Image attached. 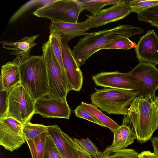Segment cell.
<instances>
[{
    "label": "cell",
    "instance_id": "obj_1",
    "mask_svg": "<svg viewBox=\"0 0 158 158\" xmlns=\"http://www.w3.org/2000/svg\"><path fill=\"white\" fill-rule=\"evenodd\" d=\"M143 32L141 28L124 24L110 29L86 33L73 48V52L80 66L91 56L112 42L121 38H129Z\"/></svg>",
    "mask_w": 158,
    "mask_h": 158
},
{
    "label": "cell",
    "instance_id": "obj_2",
    "mask_svg": "<svg viewBox=\"0 0 158 158\" xmlns=\"http://www.w3.org/2000/svg\"><path fill=\"white\" fill-rule=\"evenodd\" d=\"M126 116L134 128L138 141L147 142L158 129V97H136Z\"/></svg>",
    "mask_w": 158,
    "mask_h": 158
},
{
    "label": "cell",
    "instance_id": "obj_3",
    "mask_svg": "<svg viewBox=\"0 0 158 158\" xmlns=\"http://www.w3.org/2000/svg\"><path fill=\"white\" fill-rule=\"evenodd\" d=\"M19 70L20 83L34 101L48 95L47 72L42 56H30L21 60Z\"/></svg>",
    "mask_w": 158,
    "mask_h": 158
},
{
    "label": "cell",
    "instance_id": "obj_4",
    "mask_svg": "<svg viewBox=\"0 0 158 158\" xmlns=\"http://www.w3.org/2000/svg\"><path fill=\"white\" fill-rule=\"evenodd\" d=\"M95 89L90 95L94 105L108 114L124 116L127 115L128 109L138 94L136 91L106 87Z\"/></svg>",
    "mask_w": 158,
    "mask_h": 158
},
{
    "label": "cell",
    "instance_id": "obj_5",
    "mask_svg": "<svg viewBox=\"0 0 158 158\" xmlns=\"http://www.w3.org/2000/svg\"><path fill=\"white\" fill-rule=\"evenodd\" d=\"M84 10V5L79 0H52L38 7L32 14L51 21L77 23L80 14Z\"/></svg>",
    "mask_w": 158,
    "mask_h": 158
},
{
    "label": "cell",
    "instance_id": "obj_6",
    "mask_svg": "<svg viewBox=\"0 0 158 158\" xmlns=\"http://www.w3.org/2000/svg\"><path fill=\"white\" fill-rule=\"evenodd\" d=\"M35 102L20 83L17 84L8 92L6 117L23 124L30 121L35 114Z\"/></svg>",
    "mask_w": 158,
    "mask_h": 158
},
{
    "label": "cell",
    "instance_id": "obj_7",
    "mask_svg": "<svg viewBox=\"0 0 158 158\" xmlns=\"http://www.w3.org/2000/svg\"><path fill=\"white\" fill-rule=\"evenodd\" d=\"M44 61L48 74L49 98L55 99L66 98L69 93L64 82L60 68L53 53L50 39L42 47Z\"/></svg>",
    "mask_w": 158,
    "mask_h": 158
},
{
    "label": "cell",
    "instance_id": "obj_8",
    "mask_svg": "<svg viewBox=\"0 0 158 158\" xmlns=\"http://www.w3.org/2000/svg\"><path fill=\"white\" fill-rule=\"evenodd\" d=\"M92 79L97 86L136 91L138 92V96L143 89L140 83L131 78L128 73L102 72L92 76Z\"/></svg>",
    "mask_w": 158,
    "mask_h": 158
},
{
    "label": "cell",
    "instance_id": "obj_9",
    "mask_svg": "<svg viewBox=\"0 0 158 158\" xmlns=\"http://www.w3.org/2000/svg\"><path fill=\"white\" fill-rule=\"evenodd\" d=\"M23 124L16 119L6 117L0 119V145L12 152L26 141L23 131Z\"/></svg>",
    "mask_w": 158,
    "mask_h": 158
},
{
    "label": "cell",
    "instance_id": "obj_10",
    "mask_svg": "<svg viewBox=\"0 0 158 158\" xmlns=\"http://www.w3.org/2000/svg\"><path fill=\"white\" fill-rule=\"evenodd\" d=\"M129 76L139 82L143 89L138 96L152 97L158 89V69L156 66L145 62H139L128 73Z\"/></svg>",
    "mask_w": 158,
    "mask_h": 158
},
{
    "label": "cell",
    "instance_id": "obj_11",
    "mask_svg": "<svg viewBox=\"0 0 158 158\" xmlns=\"http://www.w3.org/2000/svg\"><path fill=\"white\" fill-rule=\"evenodd\" d=\"M58 36L69 91L74 90L79 91L82 88L83 80L80 66L68 43L63 38Z\"/></svg>",
    "mask_w": 158,
    "mask_h": 158
},
{
    "label": "cell",
    "instance_id": "obj_12",
    "mask_svg": "<svg viewBox=\"0 0 158 158\" xmlns=\"http://www.w3.org/2000/svg\"><path fill=\"white\" fill-rule=\"evenodd\" d=\"M128 1L120 0L95 14L87 15L88 18L86 20L89 23L92 28H94L123 19L131 13L128 5Z\"/></svg>",
    "mask_w": 158,
    "mask_h": 158
},
{
    "label": "cell",
    "instance_id": "obj_13",
    "mask_svg": "<svg viewBox=\"0 0 158 158\" xmlns=\"http://www.w3.org/2000/svg\"><path fill=\"white\" fill-rule=\"evenodd\" d=\"M35 113L40 114L44 118L69 119L71 109L66 98L57 100L43 98L35 101Z\"/></svg>",
    "mask_w": 158,
    "mask_h": 158
},
{
    "label": "cell",
    "instance_id": "obj_14",
    "mask_svg": "<svg viewBox=\"0 0 158 158\" xmlns=\"http://www.w3.org/2000/svg\"><path fill=\"white\" fill-rule=\"evenodd\" d=\"M139 62L158 64V36L153 30H149L140 37L135 48Z\"/></svg>",
    "mask_w": 158,
    "mask_h": 158
},
{
    "label": "cell",
    "instance_id": "obj_15",
    "mask_svg": "<svg viewBox=\"0 0 158 158\" xmlns=\"http://www.w3.org/2000/svg\"><path fill=\"white\" fill-rule=\"evenodd\" d=\"M91 28L89 23L86 20L77 23L52 20L49 28L50 34L57 35L68 43L75 37L84 35L86 31Z\"/></svg>",
    "mask_w": 158,
    "mask_h": 158
},
{
    "label": "cell",
    "instance_id": "obj_16",
    "mask_svg": "<svg viewBox=\"0 0 158 158\" xmlns=\"http://www.w3.org/2000/svg\"><path fill=\"white\" fill-rule=\"evenodd\" d=\"M21 59L16 57L2 66L0 77V88L9 91L20 82L19 70Z\"/></svg>",
    "mask_w": 158,
    "mask_h": 158
},
{
    "label": "cell",
    "instance_id": "obj_17",
    "mask_svg": "<svg viewBox=\"0 0 158 158\" xmlns=\"http://www.w3.org/2000/svg\"><path fill=\"white\" fill-rule=\"evenodd\" d=\"M112 144L108 146L113 150L126 149L132 143L137 137L134 128L130 120L124 116L122 124L114 132Z\"/></svg>",
    "mask_w": 158,
    "mask_h": 158
},
{
    "label": "cell",
    "instance_id": "obj_18",
    "mask_svg": "<svg viewBox=\"0 0 158 158\" xmlns=\"http://www.w3.org/2000/svg\"><path fill=\"white\" fill-rule=\"evenodd\" d=\"M39 35L37 34L32 36H25L15 42L3 40L0 43L4 48L10 51L8 52L10 55L19 57L22 60L30 56L32 49L37 45L34 42Z\"/></svg>",
    "mask_w": 158,
    "mask_h": 158
},
{
    "label": "cell",
    "instance_id": "obj_19",
    "mask_svg": "<svg viewBox=\"0 0 158 158\" xmlns=\"http://www.w3.org/2000/svg\"><path fill=\"white\" fill-rule=\"evenodd\" d=\"M48 132L52 138L60 156L69 158H78L75 152L64 138L63 131L58 125L48 126Z\"/></svg>",
    "mask_w": 158,
    "mask_h": 158
},
{
    "label": "cell",
    "instance_id": "obj_20",
    "mask_svg": "<svg viewBox=\"0 0 158 158\" xmlns=\"http://www.w3.org/2000/svg\"><path fill=\"white\" fill-rule=\"evenodd\" d=\"M48 131L34 138L26 139L32 158H44Z\"/></svg>",
    "mask_w": 158,
    "mask_h": 158
},
{
    "label": "cell",
    "instance_id": "obj_21",
    "mask_svg": "<svg viewBox=\"0 0 158 158\" xmlns=\"http://www.w3.org/2000/svg\"><path fill=\"white\" fill-rule=\"evenodd\" d=\"M80 105L94 116L105 127L109 128L113 133L120 127V126L103 114L97 107L93 104L82 102Z\"/></svg>",
    "mask_w": 158,
    "mask_h": 158
},
{
    "label": "cell",
    "instance_id": "obj_22",
    "mask_svg": "<svg viewBox=\"0 0 158 158\" xmlns=\"http://www.w3.org/2000/svg\"><path fill=\"white\" fill-rule=\"evenodd\" d=\"M49 38L51 40L56 59L60 68L64 82L69 92L70 91L64 69L59 36L57 35L52 33L50 34Z\"/></svg>",
    "mask_w": 158,
    "mask_h": 158
},
{
    "label": "cell",
    "instance_id": "obj_23",
    "mask_svg": "<svg viewBox=\"0 0 158 158\" xmlns=\"http://www.w3.org/2000/svg\"><path fill=\"white\" fill-rule=\"evenodd\" d=\"M98 158H139V154L131 149L113 150L107 147Z\"/></svg>",
    "mask_w": 158,
    "mask_h": 158
},
{
    "label": "cell",
    "instance_id": "obj_24",
    "mask_svg": "<svg viewBox=\"0 0 158 158\" xmlns=\"http://www.w3.org/2000/svg\"><path fill=\"white\" fill-rule=\"evenodd\" d=\"M47 131L48 126L33 124L30 121L25 123L23 125V131L25 140L36 137Z\"/></svg>",
    "mask_w": 158,
    "mask_h": 158
},
{
    "label": "cell",
    "instance_id": "obj_25",
    "mask_svg": "<svg viewBox=\"0 0 158 158\" xmlns=\"http://www.w3.org/2000/svg\"><path fill=\"white\" fill-rule=\"evenodd\" d=\"M120 0H79L84 6L85 10L91 14H95L104 6L113 5Z\"/></svg>",
    "mask_w": 158,
    "mask_h": 158
},
{
    "label": "cell",
    "instance_id": "obj_26",
    "mask_svg": "<svg viewBox=\"0 0 158 158\" xmlns=\"http://www.w3.org/2000/svg\"><path fill=\"white\" fill-rule=\"evenodd\" d=\"M128 5L131 12H140L158 5V0H128Z\"/></svg>",
    "mask_w": 158,
    "mask_h": 158
},
{
    "label": "cell",
    "instance_id": "obj_27",
    "mask_svg": "<svg viewBox=\"0 0 158 158\" xmlns=\"http://www.w3.org/2000/svg\"><path fill=\"white\" fill-rule=\"evenodd\" d=\"M137 44L131 40L129 38L123 37L109 43L104 47L102 50L116 49L127 50L132 48H135Z\"/></svg>",
    "mask_w": 158,
    "mask_h": 158
},
{
    "label": "cell",
    "instance_id": "obj_28",
    "mask_svg": "<svg viewBox=\"0 0 158 158\" xmlns=\"http://www.w3.org/2000/svg\"><path fill=\"white\" fill-rule=\"evenodd\" d=\"M77 141L84 149L94 158H98L102 154V152L100 151L91 139L87 137L85 139L75 138Z\"/></svg>",
    "mask_w": 158,
    "mask_h": 158
},
{
    "label": "cell",
    "instance_id": "obj_29",
    "mask_svg": "<svg viewBox=\"0 0 158 158\" xmlns=\"http://www.w3.org/2000/svg\"><path fill=\"white\" fill-rule=\"evenodd\" d=\"M137 17L139 21L146 23L158 21V5L140 12Z\"/></svg>",
    "mask_w": 158,
    "mask_h": 158
},
{
    "label": "cell",
    "instance_id": "obj_30",
    "mask_svg": "<svg viewBox=\"0 0 158 158\" xmlns=\"http://www.w3.org/2000/svg\"><path fill=\"white\" fill-rule=\"evenodd\" d=\"M74 111L75 116L77 117L85 119L103 127H105L101 122L81 105L77 107Z\"/></svg>",
    "mask_w": 158,
    "mask_h": 158
},
{
    "label": "cell",
    "instance_id": "obj_31",
    "mask_svg": "<svg viewBox=\"0 0 158 158\" xmlns=\"http://www.w3.org/2000/svg\"><path fill=\"white\" fill-rule=\"evenodd\" d=\"M0 119L6 117L9 91L0 89Z\"/></svg>",
    "mask_w": 158,
    "mask_h": 158
},
{
    "label": "cell",
    "instance_id": "obj_32",
    "mask_svg": "<svg viewBox=\"0 0 158 158\" xmlns=\"http://www.w3.org/2000/svg\"><path fill=\"white\" fill-rule=\"evenodd\" d=\"M44 1L41 0H35L31 1L28 3H26L23 6L25 7L23 9H19L17 11L16 13L14 15L11 17L10 19L9 23H11L18 19L24 12H26L27 10L30 9L31 7L37 5H36L40 4L41 3L43 2Z\"/></svg>",
    "mask_w": 158,
    "mask_h": 158
},
{
    "label": "cell",
    "instance_id": "obj_33",
    "mask_svg": "<svg viewBox=\"0 0 158 158\" xmlns=\"http://www.w3.org/2000/svg\"><path fill=\"white\" fill-rule=\"evenodd\" d=\"M46 146L49 150L52 158H61L52 138L49 134L46 138Z\"/></svg>",
    "mask_w": 158,
    "mask_h": 158
},
{
    "label": "cell",
    "instance_id": "obj_34",
    "mask_svg": "<svg viewBox=\"0 0 158 158\" xmlns=\"http://www.w3.org/2000/svg\"><path fill=\"white\" fill-rule=\"evenodd\" d=\"M139 158H158V156L153 152L149 151H145L139 154Z\"/></svg>",
    "mask_w": 158,
    "mask_h": 158
},
{
    "label": "cell",
    "instance_id": "obj_35",
    "mask_svg": "<svg viewBox=\"0 0 158 158\" xmlns=\"http://www.w3.org/2000/svg\"><path fill=\"white\" fill-rule=\"evenodd\" d=\"M154 149L153 153L158 156V138L155 137L151 140Z\"/></svg>",
    "mask_w": 158,
    "mask_h": 158
},
{
    "label": "cell",
    "instance_id": "obj_36",
    "mask_svg": "<svg viewBox=\"0 0 158 158\" xmlns=\"http://www.w3.org/2000/svg\"><path fill=\"white\" fill-rule=\"evenodd\" d=\"M44 158H52L50 152L46 146Z\"/></svg>",
    "mask_w": 158,
    "mask_h": 158
},
{
    "label": "cell",
    "instance_id": "obj_37",
    "mask_svg": "<svg viewBox=\"0 0 158 158\" xmlns=\"http://www.w3.org/2000/svg\"><path fill=\"white\" fill-rule=\"evenodd\" d=\"M149 23L152 26L158 28V21L152 22Z\"/></svg>",
    "mask_w": 158,
    "mask_h": 158
},
{
    "label": "cell",
    "instance_id": "obj_38",
    "mask_svg": "<svg viewBox=\"0 0 158 158\" xmlns=\"http://www.w3.org/2000/svg\"><path fill=\"white\" fill-rule=\"evenodd\" d=\"M157 137L158 138V136Z\"/></svg>",
    "mask_w": 158,
    "mask_h": 158
}]
</instances>
